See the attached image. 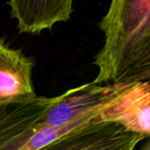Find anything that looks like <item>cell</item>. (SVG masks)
<instances>
[{
	"instance_id": "cell-2",
	"label": "cell",
	"mask_w": 150,
	"mask_h": 150,
	"mask_svg": "<svg viewBox=\"0 0 150 150\" xmlns=\"http://www.w3.org/2000/svg\"><path fill=\"white\" fill-rule=\"evenodd\" d=\"M133 84L101 85L91 82L54 97L53 104L37 124L36 131L80 121H92L111 107Z\"/></svg>"
},
{
	"instance_id": "cell-8",
	"label": "cell",
	"mask_w": 150,
	"mask_h": 150,
	"mask_svg": "<svg viewBox=\"0 0 150 150\" xmlns=\"http://www.w3.org/2000/svg\"><path fill=\"white\" fill-rule=\"evenodd\" d=\"M138 150H150V141L149 139H148L147 141H146V142L143 144V146L141 148V149H139Z\"/></svg>"
},
{
	"instance_id": "cell-1",
	"label": "cell",
	"mask_w": 150,
	"mask_h": 150,
	"mask_svg": "<svg viewBox=\"0 0 150 150\" xmlns=\"http://www.w3.org/2000/svg\"><path fill=\"white\" fill-rule=\"evenodd\" d=\"M105 44L96 54L95 84L126 85L150 77V1L114 0L99 21Z\"/></svg>"
},
{
	"instance_id": "cell-7",
	"label": "cell",
	"mask_w": 150,
	"mask_h": 150,
	"mask_svg": "<svg viewBox=\"0 0 150 150\" xmlns=\"http://www.w3.org/2000/svg\"><path fill=\"white\" fill-rule=\"evenodd\" d=\"M6 4L20 33L40 34L58 22L68 21L74 11L72 0H11Z\"/></svg>"
},
{
	"instance_id": "cell-6",
	"label": "cell",
	"mask_w": 150,
	"mask_h": 150,
	"mask_svg": "<svg viewBox=\"0 0 150 150\" xmlns=\"http://www.w3.org/2000/svg\"><path fill=\"white\" fill-rule=\"evenodd\" d=\"M94 122L115 123L143 138L150 137V84L134 83L111 107L98 114Z\"/></svg>"
},
{
	"instance_id": "cell-3",
	"label": "cell",
	"mask_w": 150,
	"mask_h": 150,
	"mask_svg": "<svg viewBox=\"0 0 150 150\" xmlns=\"http://www.w3.org/2000/svg\"><path fill=\"white\" fill-rule=\"evenodd\" d=\"M144 140L118 124L92 120L37 150H135Z\"/></svg>"
},
{
	"instance_id": "cell-4",
	"label": "cell",
	"mask_w": 150,
	"mask_h": 150,
	"mask_svg": "<svg viewBox=\"0 0 150 150\" xmlns=\"http://www.w3.org/2000/svg\"><path fill=\"white\" fill-rule=\"evenodd\" d=\"M33 58L0 40V106L23 105L35 99L32 75Z\"/></svg>"
},
{
	"instance_id": "cell-5",
	"label": "cell",
	"mask_w": 150,
	"mask_h": 150,
	"mask_svg": "<svg viewBox=\"0 0 150 150\" xmlns=\"http://www.w3.org/2000/svg\"><path fill=\"white\" fill-rule=\"evenodd\" d=\"M53 102L54 97H37L26 104L0 106V150H24Z\"/></svg>"
}]
</instances>
